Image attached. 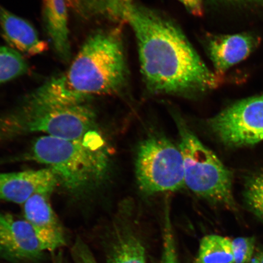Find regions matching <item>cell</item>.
Wrapping results in <instances>:
<instances>
[{"mask_svg":"<svg viewBox=\"0 0 263 263\" xmlns=\"http://www.w3.org/2000/svg\"><path fill=\"white\" fill-rule=\"evenodd\" d=\"M115 15L136 36L141 73L151 93L195 98L219 86L221 76L210 70L170 20L133 3Z\"/></svg>","mask_w":263,"mask_h":263,"instance_id":"obj_1","label":"cell"},{"mask_svg":"<svg viewBox=\"0 0 263 263\" xmlns=\"http://www.w3.org/2000/svg\"><path fill=\"white\" fill-rule=\"evenodd\" d=\"M28 157L47 165L59 184L74 195L93 192L103 185L111 164L110 146L99 129L79 140L39 137Z\"/></svg>","mask_w":263,"mask_h":263,"instance_id":"obj_2","label":"cell"},{"mask_svg":"<svg viewBox=\"0 0 263 263\" xmlns=\"http://www.w3.org/2000/svg\"><path fill=\"white\" fill-rule=\"evenodd\" d=\"M127 74L122 39L112 31L91 35L64 76L70 90L87 102L94 95L118 93Z\"/></svg>","mask_w":263,"mask_h":263,"instance_id":"obj_3","label":"cell"},{"mask_svg":"<svg viewBox=\"0 0 263 263\" xmlns=\"http://www.w3.org/2000/svg\"><path fill=\"white\" fill-rule=\"evenodd\" d=\"M98 129L96 114L86 103L54 106L28 100L21 109L0 117V141L34 133L79 140Z\"/></svg>","mask_w":263,"mask_h":263,"instance_id":"obj_4","label":"cell"},{"mask_svg":"<svg viewBox=\"0 0 263 263\" xmlns=\"http://www.w3.org/2000/svg\"><path fill=\"white\" fill-rule=\"evenodd\" d=\"M179 136L185 186L200 198L215 205L236 210L232 173L205 145L179 115H173Z\"/></svg>","mask_w":263,"mask_h":263,"instance_id":"obj_5","label":"cell"},{"mask_svg":"<svg viewBox=\"0 0 263 263\" xmlns=\"http://www.w3.org/2000/svg\"><path fill=\"white\" fill-rule=\"evenodd\" d=\"M135 173L138 186L144 195L175 192L186 187L180 148L161 134H151L141 141Z\"/></svg>","mask_w":263,"mask_h":263,"instance_id":"obj_6","label":"cell"},{"mask_svg":"<svg viewBox=\"0 0 263 263\" xmlns=\"http://www.w3.org/2000/svg\"><path fill=\"white\" fill-rule=\"evenodd\" d=\"M207 126L224 145H254L263 141V95L230 105L207 121Z\"/></svg>","mask_w":263,"mask_h":263,"instance_id":"obj_7","label":"cell"},{"mask_svg":"<svg viewBox=\"0 0 263 263\" xmlns=\"http://www.w3.org/2000/svg\"><path fill=\"white\" fill-rule=\"evenodd\" d=\"M134 209L131 200L123 202L118 209L103 239L107 263H146Z\"/></svg>","mask_w":263,"mask_h":263,"instance_id":"obj_8","label":"cell"},{"mask_svg":"<svg viewBox=\"0 0 263 263\" xmlns=\"http://www.w3.org/2000/svg\"><path fill=\"white\" fill-rule=\"evenodd\" d=\"M45 251L25 219L0 212V257L14 263L35 262Z\"/></svg>","mask_w":263,"mask_h":263,"instance_id":"obj_9","label":"cell"},{"mask_svg":"<svg viewBox=\"0 0 263 263\" xmlns=\"http://www.w3.org/2000/svg\"><path fill=\"white\" fill-rule=\"evenodd\" d=\"M50 194H37L24 204L25 219L34 229L45 252H55L66 245L63 228L49 200Z\"/></svg>","mask_w":263,"mask_h":263,"instance_id":"obj_10","label":"cell"},{"mask_svg":"<svg viewBox=\"0 0 263 263\" xmlns=\"http://www.w3.org/2000/svg\"><path fill=\"white\" fill-rule=\"evenodd\" d=\"M59 184L52 171L46 168L0 174V200L24 204L37 194H50Z\"/></svg>","mask_w":263,"mask_h":263,"instance_id":"obj_11","label":"cell"},{"mask_svg":"<svg viewBox=\"0 0 263 263\" xmlns=\"http://www.w3.org/2000/svg\"><path fill=\"white\" fill-rule=\"evenodd\" d=\"M258 44V39L249 34L217 35L209 39L207 49L215 73L224 74L249 57Z\"/></svg>","mask_w":263,"mask_h":263,"instance_id":"obj_12","label":"cell"},{"mask_svg":"<svg viewBox=\"0 0 263 263\" xmlns=\"http://www.w3.org/2000/svg\"><path fill=\"white\" fill-rule=\"evenodd\" d=\"M0 26L5 40L13 48L28 54L42 53L47 45L39 37L37 31L25 20L0 6Z\"/></svg>","mask_w":263,"mask_h":263,"instance_id":"obj_13","label":"cell"},{"mask_svg":"<svg viewBox=\"0 0 263 263\" xmlns=\"http://www.w3.org/2000/svg\"><path fill=\"white\" fill-rule=\"evenodd\" d=\"M46 29L54 50L64 62L71 58L65 0H43Z\"/></svg>","mask_w":263,"mask_h":263,"instance_id":"obj_14","label":"cell"},{"mask_svg":"<svg viewBox=\"0 0 263 263\" xmlns=\"http://www.w3.org/2000/svg\"><path fill=\"white\" fill-rule=\"evenodd\" d=\"M195 263H236L232 240L218 235L205 236L200 240Z\"/></svg>","mask_w":263,"mask_h":263,"instance_id":"obj_15","label":"cell"},{"mask_svg":"<svg viewBox=\"0 0 263 263\" xmlns=\"http://www.w3.org/2000/svg\"><path fill=\"white\" fill-rule=\"evenodd\" d=\"M28 65L18 51L0 47V84L24 74Z\"/></svg>","mask_w":263,"mask_h":263,"instance_id":"obj_16","label":"cell"},{"mask_svg":"<svg viewBox=\"0 0 263 263\" xmlns=\"http://www.w3.org/2000/svg\"><path fill=\"white\" fill-rule=\"evenodd\" d=\"M244 197L249 210L263 221V173L256 174L248 180Z\"/></svg>","mask_w":263,"mask_h":263,"instance_id":"obj_17","label":"cell"},{"mask_svg":"<svg viewBox=\"0 0 263 263\" xmlns=\"http://www.w3.org/2000/svg\"><path fill=\"white\" fill-rule=\"evenodd\" d=\"M163 234V249L159 263H179L176 240L169 217H166Z\"/></svg>","mask_w":263,"mask_h":263,"instance_id":"obj_18","label":"cell"},{"mask_svg":"<svg viewBox=\"0 0 263 263\" xmlns=\"http://www.w3.org/2000/svg\"><path fill=\"white\" fill-rule=\"evenodd\" d=\"M236 263H250L255 249L256 239L251 237H238L232 240Z\"/></svg>","mask_w":263,"mask_h":263,"instance_id":"obj_19","label":"cell"},{"mask_svg":"<svg viewBox=\"0 0 263 263\" xmlns=\"http://www.w3.org/2000/svg\"><path fill=\"white\" fill-rule=\"evenodd\" d=\"M71 255L74 263H98L89 247L79 236L71 247Z\"/></svg>","mask_w":263,"mask_h":263,"instance_id":"obj_20","label":"cell"},{"mask_svg":"<svg viewBox=\"0 0 263 263\" xmlns=\"http://www.w3.org/2000/svg\"><path fill=\"white\" fill-rule=\"evenodd\" d=\"M191 14L201 16L203 14V0H178Z\"/></svg>","mask_w":263,"mask_h":263,"instance_id":"obj_21","label":"cell"},{"mask_svg":"<svg viewBox=\"0 0 263 263\" xmlns=\"http://www.w3.org/2000/svg\"><path fill=\"white\" fill-rule=\"evenodd\" d=\"M100 1H103L104 5H106V8L113 14L117 9L132 3V0H100Z\"/></svg>","mask_w":263,"mask_h":263,"instance_id":"obj_22","label":"cell"},{"mask_svg":"<svg viewBox=\"0 0 263 263\" xmlns=\"http://www.w3.org/2000/svg\"><path fill=\"white\" fill-rule=\"evenodd\" d=\"M217 1L239 5H263V0H217Z\"/></svg>","mask_w":263,"mask_h":263,"instance_id":"obj_23","label":"cell"},{"mask_svg":"<svg viewBox=\"0 0 263 263\" xmlns=\"http://www.w3.org/2000/svg\"><path fill=\"white\" fill-rule=\"evenodd\" d=\"M52 263H66L63 254L61 251L54 252L52 256Z\"/></svg>","mask_w":263,"mask_h":263,"instance_id":"obj_24","label":"cell"},{"mask_svg":"<svg viewBox=\"0 0 263 263\" xmlns=\"http://www.w3.org/2000/svg\"><path fill=\"white\" fill-rule=\"evenodd\" d=\"M255 256L258 259L259 263H263V248L258 249Z\"/></svg>","mask_w":263,"mask_h":263,"instance_id":"obj_25","label":"cell"},{"mask_svg":"<svg viewBox=\"0 0 263 263\" xmlns=\"http://www.w3.org/2000/svg\"><path fill=\"white\" fill-rule=\"evenodd\" d=\"M250 263H259L258 259L255 256H254V258H252V260Z\"/></svg>","mask_w":263,"mask_h":263,"instance_id":"obj_26","label":"cell"},{"mask_svg":"<svg viewBox=\"0 0 263 263\" xmlns=\"http://www.w3.org/2000/svg\"><path fill=\"white\" fill-rule=\"evenodd\" d=\"M188 263H195V261H193L192 260H190L188 262Z\"/></svg>","mask_w":263,"mask_h":263,"instance_id":"obj_27","label":"cell"}]
</instances>
